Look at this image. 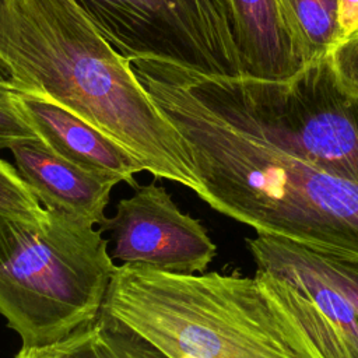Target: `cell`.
Returning a JSON list of instances; mask_svg holds the SVG:
<instances>
[{
  "mask_svg": "<svg viewBox=\"0 0 358 358\" xmlns=\"http://www.w3.org/2000/svg\"><path fill=\"white\" fill-rule=\"evenodd\" d=\"M0 77L67 108L130 151L155 178L193 192L185 145L123 56L74 0H6Z\"/></svg>",
  "mask_w": 358,
  "mask_h": 358,
  "instance_id": "2",
  "label": "cell"
},
{
  "mask_svg": "<svg viewBox=\"0 0 358 358\" xmlns=\"http://www.w3.org/2000/svg\"><path fill=\"white\" fill-rule=\"evenodd\" d=\"M116 266L95 224L46 208L39 222L0 215V315L24 348L94 320Z\"/></svg>",
  "mask_w": 358,
  "mask_h": 358,
  "instance_id": "4",
  "label": "cell"
},
{
  "mask_svg": "<svg viewBox=\"0 0 358 358\" xmlns=\"http://www.w3.org/2000/svg\"><path fill=\"white\" fill-rule=\"evenodd\" d=\"M176 67L199 98L238 127L358 183V99L338 85L326 56L284 80Z\"/></svg>",
  "mask_w": 358,
  "mask_h": 358,
  "instance_id": "5",
  "label": "cell"
},
{
  "mask_svg": "<svg viewBox=\"0 0 358 358\" xmlns=\"http://www.w3.org/2000/svg\"><path fill=\"white\" fill-rule=\"evenodd\" d=\"M256 270L274 275L277 288L303 324L322 358H358V313L324 278L282 255L268 236L246 239Z\"/></svg>",
  "mask_w": 358,
  "mask_h": 358,
  "instance_id": "8",
  "label": "cell"
},
{
  "mask_svg": "<svg viewBox=\"0 0 358 358\" xmlns=\"http://www.w3.org/2000/svg\"><path fill=\"white\" fill-rule=\"evenodd\" d=\"M303 63L327 55L337 41V0H277Z\"/></svg>",
  "mask_w": 358,
  "mask_h": 358,
  "instance_id": "13",
  "label": "cell"
},
{
  "mask_svg": "<svg viewBox=\"0 0 358 358\" xmlns=\"http://www.w3.org/2000/svg\"><path fill=\"white\" fill-rule=\"evenodd\" d=\"M45 213L15 165L0 158V215L39 222Z\"/></svg>",
  "mask_w": 358,
  "mask_h": 358,
  "instance_id": "15",
  "label": "cell"
},
{
  "mask_svg": "<svg viewBox=\"0 0 358 358\" xmlns=\"http://www.w3.org/2000/svg\"><path fill=\"white\" fill-rule=\"evenodd\" d=\"M127 59L242 76L229 0H74Z\"/></svg>",
  "mask_w": 358,
  "mask_h": 358,
  "instance_id": "6",
  "label": "cell"
},
{
  "mask_svg": "<svg viewBox=\"0 0 358 358\" xmlns=\"http://www.w3.org/2000/svg\"><path fill=\"white\" fill-rule=\"evenodd\" d=\"M245 76L284 80L305 63L277 0H229Z\"/></svg>",
  "mask_w": 358,
  "mask_h": 358,
  "instance_id": "11",
  "label": "cell"
},
{
  "mask_svg": "<svg viewBox=\"0 0 358 358\" xmlns=\"http://www.w3.org/2000/svg\"><path fill=\"white\" fill-rule=\"evenodd\" d=\"M129 60L179 134L203 201L257 235L358 262V183L238 127L189 88L176 64Z\"/></svg>",
  "mask_w": 358,
  "mask_h": 358,
  "instance_id": "1",
  "label": "cell"
},
{
  "mask_svg": "<svg viewBox=\"0 0 358 358\" xmlns=\"http://www.w3.org/2000/svg\"><path fill=\"white\" fill-rule=\"evenodd\" d=\"M15 99L38 137L57 155L83 169L137 187L134 175L145 169L117 141L48 96L15 90Z\"/></svg>",
  "mask_w": 358,
  "mask_h": 358,
  "instance_id": "9",
  "label": "cell"
},
{
  "mask_svg": "<svg viewBox=\"0 0 358 358\" xmlns=\"http://www.w3.org/2000/svg\"><path fill=\"white\" fill-rule=\"evenodd\" d=\"M268 238L282 255L315 271L330 285L337 288L358 313V262L313 252L271 236Z\"/></svg>",
  "mask_w": 358,
  "mask_h": 358,
  "instance_id": "14",
  "label": "cell"
},
{
  "mask_svg": "<svg viewBox=\"0 0 358 358\" xmlns=\"http://www.w3.org/2000/svg\"><path fill=\"white\" fill-rule=\"evenodd\" d=\"M22 179L45 208L102 225L110 192L119 180L106 178L62 158L41 138L14 143L10 148Z\"/></svg>",
  "mask_w": 358,
  "mask_h": 358,
  "instance_id": "10",
  "label": "cell"
},
{
  "mask_svg": "<svg viewBox=\"0 0 358 358\" xmlns=\"http://www.w3.org/2000/svg\"><path fill=\"white\" fill-rule=\"evenodd\" d=\"M102 310L165 358H322L271 273L116 266Z\"/></svg>",
  "mask_w": 358,
  "mask_h": 358,
  "instance_id": "3",
  "label": "cell"
},
{
  "mask_svg": "<svg viewBox=\"0 0 358 358\" xmlns=\"http://www.w3.org/2000/svg\"><path fill=\"white\" fill-rule=\"evenodd\" d=\"M14 358H165L131 329L102 309L90 323L45 347L24 348Z\"/></svg>",
  "mask_w": 358,
  "mask_h": 358,
  "instance_id": "12",
  "label": "cell"
},
{
  "mask_svg": "<svg viewBox=\"0 0 358 358\" xmlns=\"http://www.w3.org/2000/svg\"><path fill=\"white\" fill-rule=\"evenodd\" d=\"M4 1H6V0H0V10H1V7H3V4H4Z\"/></svg>",
  "mask_w": 358,
  "mask_h": 358,
  "instance_id": "19",
  "label": "cell"
},
{
  "mask_svg": "<svg viewBox=\"0 0 358 358\" xmlns=\"http://www.w3.org/2000/svg\"><path fill=\"white\" fill-rule=\"evenodd\" d=\"M337 42L358 35V0H337Z\"/></svg>",
  "mask_w": 358,
  "mask_h": 358,
  "instance_id": "18",
  "label": "cell"
},
{
  "mask_svg": "<svg viewBox=\"0 0 358 358\" xmlns=\"http://www.w3.org/2000/svg\"><path fill=\"white\" fill-rule=\"evenodd\" d=\"M134 189L133 196L119 200L115 215L99 225L110 235V257L169 273H204L217 246L203 224L182 213L164 186Z\"/></svg>",
  "mask_w": 358,
  "mask_h": 358,
  "instance_id": "7",
  "label": "cell"
},
{
  "mask_svg": "<svg viewBox=\"0 0 358 358\" xmlns=\"http://www.w3.org/2000/svg\"><path fill=\"white\" fill-rule=\"evenodd\" d=\"M28 138L39 137L17 105L15 88L0 77V150Z\"/></svg>",
  "mask_w": 358,
  "mask_h": 358,
  "instance_id": "16",
  "label": "cell"
},
{
  "mask_svg": "<svg viewBox=\"0 0 358 358\" xmlns=\"http://www.w3.org/2000/svg\"><path fill=\"white\" fill-rule=\"evenodd\" d=\"M326 57L343 91L358 99V35L334 43Z\"/></svg>",
  "mask_w": 358,
  "mask_h": 358,
  "instance_id": "17",
  "label": "cell"
}]
</instances>
